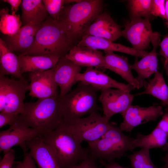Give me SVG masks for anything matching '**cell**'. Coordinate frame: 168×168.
I'll return each instance as SVG.
<instances>
[{
    "label": "cell",
    "mask_w": 168,
    "mask_h": 168,
    "mask_svg": "<svg viewBox=\"0 0 168 168\" xmlns=\"http://www.w3.org/2000/svg\"><path fill=\"white\" fill-rule=\"evenodd\" d=\"M101 0H80L66 5L57 21L72 43L81 38L89 26L102 12Z\"/></svg>",
    "instance_id": "cell-1"
},
{
    "label": "cell",
    "mask_w": 168,
    "mask_h": 168,
    "mask_svg": "<svg viewBox=\"0 0 168 168\" xmlns=\"http://www.w3.org/2000/svg\"><path fill=\"white\" fill-rule=\"evenodd\" d=\"M63 120L59 95L25 103L24 113L19 117L20 121L28 127L38 130L40 134L55 129Z\"/></svg>",
    "instance_id": "cell-2"
},
{
    "label": "cell",
    "mask_w": 168,
    "mask_h": 168,
    "mask_svg": "<svg viewBox=\"0 0 168 168\" xmlns=\"http://www.w3.org/2000/svg\"><path fill=\"white\" fill-rule=\"evenodd\" d=\"M40 136L53 151L60 168H69L77 165L90 154L88 148L82 146L63 123Z\"/></svg>",
    "instance_id": "cell-3"
},
{
    "label": "cell",
    "mask_w": 168,
    "mask_h": 168,
    "mask_svg": "<svg viewBox=\"0 0 168 168\" xmlns=\"http://www.w3.org/2000/svg\"><path fill=\"white\" fill-rule=\"evenodd\" d=\"M72 43L58 23L48 16L41 23L26 55L65 56Z\"/></svg>",
    "instance_id": "cell-4"
},
{
    "label": "cell",
    "mask_w": 168,
    "mask_h": 168,
    "mask_svg": "<svg viewBox=\"0 0 168 168\" xmlns=\"http://www.w3.org/2000/svg\"><path fill=\"white\" fill-rule=\"evenodd\" d=\"M134 138L124 134L119 127L112 124L100 138L88 143L89 155L95 160L110 162L119 159L132 147Z\"/></svg>",
    "instance_id": "cell-5"
},
{
    "label": "cell",
    "mask_w": 168,
    "mask_h": 168,
    "mask_svg": "<svg viewBox=\"0 0 168 168\" xmlns=\"http://www.w3.org/2000/svg\"><path fill=\"white\" fill-rule=\"evenodd\" d=\"M77 87L61 99L63 114V123H68L100 109L97 103L98 90L78 82Z\"/></svg>",
    "instance_id": "cell-6"
},
{
    "label": "cell",
    "mask_w": 168,
    "mask_h": 168,
    "mask_svg": "<svg viewBox=\"0 0 168 168\" xmlns=\"http://www.w3.org/2000/svg\"><path fill=\"white\" fill-rule=\"evenodd\" d=\"M64 124L80 142L85 141L87 143L99 139L113 124L107 121L104 116L97 112Z\"/></svg>",
    "instance_id": "cell-7"
},
{
    "label": "cell",
    "mask_w": 168,
    "mask_h": 168,
    "mask_svg": "<svg viewBox=\"0 0 168 168\" xmlns=\"http://www.w3.org/2000/svg\"><path fill=\"white\" fill-rule=\"evenodd\" d=\"M40 134L38 130L28 127L19 119L8 128L0 132V152L4 154L12 147L18 146L22 148L24 153L27 152L29 142Z\"/></svg>",
    "instance_id": "cell-8"
},
{
    "label": "cell",
    "mask_w": 168,
    "mask_h": 168,
    "mask_svg": "<svg viewBox=\"0 0 168 168\" xmlns=\"http://www.w3.org/2000/svg\"><path fill=\"white\" fill-rule=\"evenodd\" d=\"M153 33L149 20L135 18L125 24L120 36L128 41L134 49L144 51L149 47Z\"/></svg>",
    "instance_id": "cell-9"
},
{
    "label": "cell",
    "mask_w": 168,
    "mask_h": 168,
    "mask_svg": "<svg viewBox=\"0 0 168 168\" xmlns=\"http://www.w3.org/2000/svg\"><path fill=\"white\" fill-rule=\"evenodd\" d=\"M123 120L119 128L122 131L130 132L136 127L162 116L164 112L161 106L154 104L148 107L130 105L121 113Z\"/></svg>",
    "instance_id": "cell-10"
},
{
    "label": "cell",
    "mask_w": 168,
    "mask_h": 168,
    "mask_svg": "<svg viewBox=\"0 0 168 168\" xmlns=\"http://www.w3.org/2000/svg\"><path fill=\"white\" fill-rule=\"evenodd\" d=\"M121 89L109 88L101 90L98 100L101 104L104 116L109 121L114 115L121 113L132 105L134 95Z\"/></svg>",
    "instance_id": "cell-11"
},
{
    "label": "cell",
    "mask_w": 168,
    "mask_h": 168,
    "mask_svg": "<svg viewBox=\"0 0 168 168\" xmlns=\"http://www.w3.org/2000/svg\"><path fill=\"white\" fill-rule=\"evenodd\" d=\"M29 95L44 99L58 96V85L54 77L53 68L42 71L29 72Z\"/></svg>",
    "instance_id": "cell-12"
},
{
    "label": "cell",
    "mask_w": 168,
    "mask_h": 168,
    "mask_svg": "<svg viewBox=\"0 0 168 168\" xmlns=\"http://www.w3.org/2000/svg\"><path fill=\"white\" fill-rule=\"evenodd\" d=\"M6 102L3 111L22 114L25 111V94L29 90V84L24 77L14 80L5 76Z\"/></svg>",
    "instance_id": "cell-13"
},
{
    "label": "cell",
    "mask_w": 168,
    "mask_h": 168,
    "mask_svg": "<svg viewBox=\"0 0 168 168\" xmlns=\"http://www.w3.org/2000/svg\"><path fill=\"white\" fill-rule=\"evenodd\" d=\"M76 81L90 85L98 91L114 88L130 92L135 88L128 84L119 82L103 72L91 67H87L84 72L78 74Z\"/></svg>",
    "instance_id": "cell-14"
},
{
    "label": "cell",
    "mask_w": 168,
    "mask_h": 168,
    "mask_svg": "<svg viewBox=\"0 0 168 168\" xmlns=\"http://www.w3.org/2000/svg\"><path fill=\"white\" fill-rule=\"evenodd\" d=\"M53 69L54 80L60 88L59 96L62 99L76 83V77L80 73L81 67L63 56L60 58Z\"/></svg>",
    "instance_id": "cell-15"
},
{
    "label": "cell",
    "mask_w": 168,
    "mask_h": 168,
    "mask_svg": "<svg viewBox=\"0 0 168 168\" xmlns=\"http://www.w3.org/2000/svg\"><path fill=\"white\" fill-rule=\"evenodd\" d=\"M41 24L30 23L22 26L16 34L12 36L6 35L3 40L8 49L18 56L26 55L34 42Z\"/></svg>",
    "instance_id": "cell-16"
},
{
    "label": "cell",
    "mask_w": 168,
    "mask_h": 168,
    "mask_svg": "<svg viewBox=\"0 0 168 168\" xmlns=\"http://www.w3.org/2000/svg\"><path fill=\"white\" fill-rule=\"evenodd\" d=\"M160 37L159 33L153 32L151 42L153 46L152 50L141 60H136L131 65L132 69L134 70L138 74L136 79L143 86H144L147 83L145 79L154 74L157 70L156 49L161 42Z\"/></svg>",
    "instance_id": "cell-17"
},
{
    "label": "cell",
    "mask_w": 168,
    "mask_h": 168,
    "mask_svg": "<svg viewBox=\"0 0 168 168\" xmlns=\"http://www.w3.org/2000/svg\"><path fill=\"white\" fill-rule=\"evenodd\" d=\"M121 32L120 26L108 13L105 12L97 16L84 35L102 38L113 42L121 36Z\"/></svg>",
    "instance_id": "cell-18"
},
{
    "label": "cell",
    "mask_w": 168,
    "mask_h": 168,
    "mask_svg": "<svg viewBox=\"0 0 168 168\" xmlns=\"http://www.w3.org/2000/svg\"><path fill=\"white\" fill-rule=\"evenodd\" d=\"M104 69L118 74L135 88L139 89L143 86L133 75L131 64L129 63L127 57L111 51H104Z\"/></svg>",
    "instance_id": "cell-19"
},
{
    "label": "cell",
    "mask_w": 168,
    "mask_h": 168,
    "mask_svg": "<svg viewBox=\"0 0 168 168\" xmlns=\"http://www.w3.org/2000/svg\"><path fill=\"white\" fill-rule=\"evenodd\" d=\"M65 56L80 67L104 69V55L98 50L77 45L72 47Z\"/></svg>",
    "instance_id": "cell-20"
},
{
    "label": "cell",
    "mask_w": 168,
    "mask_h": 168,
    "mask_svg": "<svg viewBox=\"0 0 168 168\" xmlns=\"http://www.w3.org/2000/svg\"><path fill=\"white\" fill-rule=\"evenodd\" d=\"M77 45L98 50L118 52L141 58L148 53L146 51H139L133 47L115 43L105 38L87 35L83 36Z\"/></svg>",
    "instance_id": "cell-21"
},
{
    "label": "cell",
    "mask_w": 168,
    "mask_h": 168,
    "mask_svg": "<svg viewBox=\"0 0 168 168\" xmlns=\"http://www.w3.org/2000/svg\"><path fill=\"white\" fill-rule=\"evenodd\" d=\"M27 148L39 168H60L53 151L43 141L40 135L29 142Z\"/></svg>",
    "instance_id": "cell-22"
},
{
    "label": "cell",
    "mask_w": 168,
    "mask_h": 168,
    "mask_svg": "<svg viewBox=\"0 0 168 168\" xmlns=\"http://www.w3.org/2000/svg\"><path fill=\"white\" fill-rule=\"evenodd\" d=\"M61 57L57 55L18 56L22 73L42 71L53 68Z\"/></svg>",
    "instance_id": "cell-23"
},
{
    "label": "cell",
    "mask_w": 168,
    "mask_h": 168,
    "mask_svg": "<svg viewBox=\"0 0 168 168\" xmlns=\"http://www.w3.org/2000/svg\"><path fill=\"white\" fill-rule=\"evenodd\" d=\"M20 7L22 26L30 23L40 24L48 17L42 0H23Z\"/></svg>",
    "instance_id": "cell-24"
},
{
    "label": "cell",
    "mask_w": 168,
    "mask_h": 168,
    "mask_svg": "<svg viewBox=\"0 0 168 168\" xmlns=\"http://www.w3.org/2000/svg\"><path fill=\"white\" fill-rule=\"evenodd\" d=\"M11 75L18 79L24 77L18 56L10 50L0 39V76Z\"/></svg>",
    "instance_id": "cell-25"
},
{
    "label": "cell",
    "mask_w": 168,
    "mask_h": 168,
    "mask_svg": "<svg viewBox=\"0 0 168 168\" xmlns=\"http://www.w3.org/2000/svg\"><path fill=\"white\" fill-rule=\"evenodd\" d=\"M145 90L134 96L147 94L151 95L161 101V104L168 109V86L166 84L162 74L158 70L154 73V77L147 82Z\"/></svg>",
    "instance_id": "cell-26"
},
{
    "label": "cell",
    "mask_w": 168,
    "mask_h": 168,
    "mask_svg": "<svg viewBox=\"0 0 168 168\" xmlns=\"http://www.w3.org/2000/svg\"><path fill=\"white\" fill-rule=\"evenodd\" d=\"M168 135L162 130L156 127L149 134L138 133L134 138L133 150L136 147L150 149L162 148L167 142Z\"/></svg>",
    "instance_id": "cell-27"
},
{
    "label": "cell",
    "mask_w": 168,
    "mask_h": 168,
    "mask_svg": "<svg viewBox=\"0 0 168 168\" xmlns=\"http://www.w3.org/2000/svg\"><path fill=\"white\" fill-rule=\"evenodd\" d=\"M9 12L7 7L0 11V30L4 35L12 36L18 32L22 24L19 15H12Z\"/></svg>",
    "instance_id": "cell-28"
},
{
    "label": "cell",
    "mask_w": 168,
    "mask_h": 168,
    "mask_svg": "<svg viewBox=\"0 0 168 168\" xmlns=\"http://www.w3.org/2000/svg\"><path fill=\"white\" fill-rule=\"evenodd\" d=\"M131 18L144 17L149 20L152 0H130L128 1Z\"/></svg>",
    "instance_id": "cell-29"
},
{
    "label": "cell",
    "mask_w": 168,
    "mask_h": 168,
    "mask_svg": "<svg viewBox=\"0 0 168 168\" xmlns=\"http://www.w3.org/2000/svg\"><path fill=\"white\" fill-rule=\"evenodd\" d=\"M150 149L142 148L128 156L132 168H161L156 166L152 162L150 154Z\"/></svg>",
    "instance_id": "cell-30"
},
{
    "label": "cell",
    "mask_w": 168,
    "mask_h": 168,
    "mask_svg": "<svg viewBox=\"0 0 168 168\" xmlns=\"http://www.w3.org/2000/svg\"><path fill=\"white\" fill-rule=\"evenodd\" d=\"M45 8L49 16L58 21L64 6L68 4L67 0H42Z\"/></svg>",
    "instance_id": "cell-31"
},
{
    "label": "cell",
    "mask_w": 168,
    "mask_h": 168,
    "mask_svg": "<svg viewBox=\"0 0 168 168\" xmlns=\"http://www.w3.org/2000/svg\"><path fill=\"white\" fill-rule=\"evenodd\" d=\"M151 13L152 16L166 20L165 0H152Z\"/></svg>",
    "instance_id": "cell-32"
},
{
    "label": "cell",
    "mask_w": 168,
    "mask_h": 168,
    "mask_svg": "<svg viewBox=\"0 0 168 168\" xmlns=\"http://www.w3.org/2000/svg\"><path fill=\"white\" fill-rule=\"evenodd\" d=\"M20 115L4 111L0 112V128L6 125L10 126L19 120Z\"/></svg>",
    "instance_id": "cell-33"
},
{
    "label": "cell",
    "mask_w": 168,
    "mask_h": 168,
    "mask_svg": "<svg viewBox=\"0 0 168 168\" xmlns=\"http://www.w3.org/2000/svg\"><path fill=\"white\" fill-rule=\"evenodd\" d=\"M24 156L21 161L15 162L12 168H37L34 160L29 152L24 153Z\"/></svg>",
    "instance_id": "cell-34"
},
{
    "label": "cell",
    "mask_w": 168,
    "mask_h": 168,
    "mask_svg": "<svg viewBox=\"0 0 168 168\" xmlns=\"http://www.w3.org/2000/svg\"><path fill=\"white\" fill-rule=\"evenodd\" d=\"M4 154L0 162V168H12L15 162V151L11 148Z\"/></svg>",
    "instance_id": "cell-35"
},
{
    "label": "cell",
    "mask_w": 168,
    "mask_h": 168,
    "mask_svg": "<svg viewBox=\"0 0 168 168\" xmlns=\"http://www.w3.org/2000/svg\"><path fill=\"white\" fill-rule=\"evenodd\" d=\"M159 45L160 47L159 54L163 57L164 59V67L168 62V34L164 36Z\"/></svg>",
    "instance_id": "cell-36"
},
{
    "label": "cell",
    "mask_w": 168,
    "mask_h": 168,
    "mask_svg": "<svg viewBox=\"0 0 168 168\" xmlns=\"http://www.w3.org/2000/svg\"><path fill=\"white\" fill-rule=\"evenodd\" d=\"M6 84L5 76H0V111H3L6 102Z\"/></svg>",
    "instance_id": "cell-37"
},
{
    "label": "cell",
    "mask_w": 168,
    "mask_h": 168,
    "mask_svg": "<svg viewBox=\"0 0 168 168\" xmlns=\"http://www.w3.org/2000/svg\"><path fill=\"white\" fill-rule=\"evenodd\" d=\"M95 159L90 155L85 159L69 168H99L95 163Z\"/></svg>",
    "instance_id": "cell-38"
},
{
    "label": "cell",
    "mask_w": 168,
    "mask_h": 168,
    "mask_svg": "<svg viewBox=\"0 0 168 168\" xmlns=\"http://www.w3.org/2000/svg\"><path fill=\"white\" fill-rule=\"evenodd\" d=\"M161 119L156 127L159 128L168 135V112L164 114Z\"/></svg>",
    "instance_id": "cell-39"
},
{
    "label": "cell",
    "mask_w": 168,
    "mask_h": 168,
    "mask_svg": "<svg viewBox=\"0 0 168 168\" xmlns=\"http://www.w3.org/2000/svg\"><path fill=\"white\" fill-rule=\"evenodd\" d=\"M3 1L9 4L11 7V13L12 15L16 14L19 9L22 0H4Z\"/></svg>",
    "instance_id": "cell-40"
},
{
    "label": "cell",
    "mask_w": 168,
    "mask_h": 168,
    "mask_svg": "<svg viewBox=\"0 0 168 168\" xmlns=\"http://www.w3.org/2000/svg\"><path fill=\"white\" fill-rule=\"evenodd\" d=\"M100 161L105 168H129L122 166L114 161L108 163L103 161Z\"/></svg>",
    "instance_id": "cell-41"
},
{
    "label": "cell",
    "mask_w": 168,
    "mask_h": 168,
    "mask_svg": "<svg viewBox=\"0 0 168 168\" xmlns=\"http://www.w3.org/2000/svg\"><path fill=\"white\" fill-rule=\"evenodd\" d=\"M165 156L161 158V161L164 162V165L161 168H168V151L166 152Z\"/></svg>",
    "instance_id": "cell-42"
},
{
    "label": "cell",
    "mask_w": 168,
    "mask_h": 168,
    "mask_svg": "<svg viewBox=\"0 0 168 168\" xmlns=\"http://www.w3.org/2000/svg\"><path fill=\"white\" fill-rule=\"evenodd\" d=\"M165 12L166 19L165 20V25L168 29V0H165Z\"/></svg>",
    "instance_id": "cell-43"
},
{
    "label": "cell",
    "mask_w": 168,
    "mask_h": 168,
    "mask_svg": "<svg viewBox=\"0 0 168 168\" xmlns=\"http://www.w3.org/2000/svg\"><path fill=\"white\" fill-rule=\"evenodd\" d=\"M162 149L165 151H168V142H167L166 144L162 148Z\"/></svg>",
    "instance_id": "cell-44"
},
{
    "label": "cell",
    "mask_w": 168,
    "mask_h": 168,
    "mask_svg": "<svg viewBox=\"0 0 168 168\" xmlns=\"http://www.w3.org/2000/svg\"><path fill=\"white\" fill-rule=\"evenodd\" d=\"M164 68L165 69L166 75L168 77V62L166 65L164 67Z\"/></svg>",
    "instance_id": "cell-45"
}]
</instances>
